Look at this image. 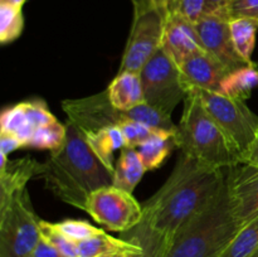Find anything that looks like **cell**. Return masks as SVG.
Returning a JSON list of instances; mask_svg holds the SVG:
<instances>
[{
  "label": "cell",
  "mask_w": 258,
  "mask_h": 257,
  "mask_svg": "<svg viewBox=\"0 0 258 257\" xmlns=\"http://www.w3.org/2000/svg\"><path fill=\"white\" fill-rule=\"evenodd\" d=\"M243 223L234 213L226 178L181 229L164 257H222Z\"/></svg>",
  "instance_id": "cell-3"
},
{
  "label": "cell",
  "mask_w": 258,
  "mask_h": 257,
  "mask_svg": "<svg viewBox=\"0 0 258 257\" xmlns=\"http://www.w3.org/2000/svg\"><path fill=\"white\" fill-rule=\"evenodd\" d=\"M30 257H64L53 244H50L44 237H40Z\"/></svg>",
  "instance_id": "cell-36"
},
{
  "label": "cell",
  "mask_w": 258,
  "mask_h": 257,
  "mask_svg": "<svg viewBox=\"0 0 258 257\" xmlns=\"http://www.w3.org/2000/svg\"><path fill=\"white\" fill-rule=\"evenodd\" d=\"M258 88V70L254 63L232 71L222 82V95L246 101Z\"/></svg>",
  "instance_id": "cell-20"
},
{
  "label": "cell",
  "mask_w": 258,
  "mask_h": 257,
  "mask_svg": "<svg viewBox=\"0 0 258 257\" xmlns=\"http://www.w3.org/2000/svg\"><path fill=\"white\" fill-rule=\"evenodd\" d=\"M23 106H24L25 115H27L28 121H29V123L34 128H38L40 126L48 125V123L57 121V117L48 110L44 101H24Z\"/></svg>",
  "instance_id": "cell-31"
},
{
  "label": "cell",
  "mask_w": 258,
  "mask_h": 257,
  "mask_svg": "<svg viewBox=\"0 0 258 257\" xmlns=\"http://www.w3.org/2000/svg\"><path fill=\"white\" fill-rule=\"evenodd\" d=\"M258 30V20L251 18H231L229 20V32H231L232 42L237 53L246 60L252 62L254 45H256V35Z\"/></svg>",
  "instance_id": "cell-21"
},
{
  "label": "cell",
  "mask_w": 258,
  "mask_h": 257,
  "mask_svg": "<svg viewBox=\"0 0 258 257\" xmlns=\"http://www.w3.org/2000/svg\"><path fill=\"white\" fill-rule=\"evenodd\" d=\"M168 14L179 15L196 24L207 14L206 0H169Z\"/></svg>",
  "instance_id": "cell-29"
},
{
  "label": "cell",
  "mask_w": 258,
  "mask_h": 257,
  "mask_svg": "<svg viewBox=\"0 0 258 257\" xmlns=\"http://www.w3.org/2000/svg\"><path fill=\"white\" fill-rule=\"evenodd\" d=\"M62 108L81 134L92 133L108 126H120L123 121L131 120L128 111H121L111 105L106 90L85 98L64 100Z\"/></svg>",
  "instance_id": "cell-10"
},
{
  "label": "cell",
  "mask_w": 258,
  "mask_h": 257,
  "mask_svg": "<svg viewBox=\"0 0 258 257\" xmlns=\"http://www.w3.org/2000/svg\"><path fill=\"white\" fill-rule=\"evenodd\" d=\"M67 139L43 163L45 188L58 199L85 211L91 194L112 185L113 173L103 165L77 128L67 121Z\"/></svg>",
  "instance_id": "cell-2"
},
{
  "label": "cell",
  "mask_w": 258,
  "mask_h": 257,
  "mask_svg": "<svg viewBox=\"0 0 258 257\" xmlns=\"http://www.w3.org/2000/svg\"><path fill=\"white\" fill-rule=\"evenodd\" d=\"M43 173V163L33 158L9 160L0 166V201H5L17 191L27 188L28 181Z\"/></svg>",
  "instance_id": "cell-16"
},
{
  "label": "cell",
  "mask_w": 258,
  "mask_h": 257,
  "mask_svg": "<svg viewBox=\"0 0 258 257\" xmlns=\"http://www.w3.org/2000/svg\"><path fill=\"white\" fill-rule=\"evenodd\" d=\"M122 252L131 253L134 257L141 256L140 247L123 238L110 236L106 232L92 238L77 242L78 257H105Z\"/></svg>",
  "instance_id": "cell-18"
},
{
  "label": "cell",
  "mask_w": 258,
  "mask_h": 257,
  "mask_svg": "<svg viewBox=\"0 0 258 257\" xmlns=\"http://www.w3.org/2000/svg\"><path fill=\"white\" fill-rule=\"evenodd\" d=\"M229 20L231 18L223 15L206 14L196 23V28L203 49L232 72L249 63H247L234 48L229 32Z\"/></svg>",
  "instance_id": "cell-11"
},
{
  "label": "cell",
  "mask_w": 258,
  "mask_h": 257,
  "mask_svg": "<svg viewBox=\"0 0 258 257\" xmlns=\"http://www.w3.org/2000/svg\"><path fill=\"white\" fill-rule=\"evenodd\" d=\"M201 97L204 107L218 123L244 163L258 130V116L241 98L222 93L193 90Z\"/></svg>",
  "instance_id": "cell-6"
},
{
  "label": "cell",
  "mask_w": 258,
  "mask_h": 257,
  "mask_svg": "<svg viewBox=\"0 0 258 257\" xmlns=\"http://www.w3.org/2000/svg\"><path fill=\"white\" fill-rule=\"evenodd\" d=\"M181 81L186 91L222 92V82L229 71L206 50L196 53L180 66Z\"/></svg>",
  "instance_id": "cell-13"
},
{
  "label": "cell",
  "mask_w": 258,
  "mask_h": 257,
  "mask_svg": "<svg viewBox=\"0 0 258 257\" xmlns=\"http://www.w3.org/2000/svg\"><path fill=\"white\" fill-rule=\"evenodd\" d=\"M207 14H217L232 18L233 0H206Z\"/></svg>",
  "instance_id": "cell-33"
},
{
  "label": "cell",
  "mask_w": 258,
  "mask_h": 257,
  "mask_svg": "<svg viewBox=\"0 0 258 257\" xmlns=\"http://www.w3.org/2000/svg\"><path fill=\"white\" fill-rule=\"evenodd\" d=\"M67 139V125L54 121L48 125L35 128L33 138L28 148L37 150H49L50 153L57 151L64 145Z\"/></svg>",
  "instance_id": "cell-25"
},
{
  "label": "cell",
  "mask_w": 258,
  "mask_h": 257,
  "mask_svg": "<svg viewBox=\"0 0 258 257\" xmlns=\"http://www.w3.org/2000/svg\"><path fill=\"white\" fill-rule=\"evenodd\" d=\"M258 251V214L244 223L222 257H253Z\"/></svg>",
  "instance_id": "cell-24"
},
{
  "label": "cell",
  "mask_w": 258,
  "mask_h": 257,
  "mask_svg": "<svg viewBox=\"0 0 258 257\" xmlns=\"http://www.w3.org/2000/svg\"><path fill=\"white\" fill-rule=\"evenodd\" d=\"M120 128L122 130L123 135L126 139V146L127 148L136 149L139 145L148 141L149 139L154 138L160 134L171 133V131L161 130V128L151 127V126L145 125L143 122H139L135 120H126L120 125ZM175 134V133H173Z\"/></svg>",
  "instance_id": "cell-27"
},
{
  "label": "cell",
  "mask_w": 258,
  "mask_h": 257,
  "mask_svg": "<svg viewBox=\"0 0 258 257\" xmlns=\"http://www.w3.org/2000/svg\"><path fill=\"white\" fill-rule=\"evenodd\" d=\"M161 49L178 67L189 57L203 50L196 24L179 15L168 14Z\"/></svg>",
  "instance_id": "cell-14"
},
{
  "label": "cell",
  "mask_w": 258,
  "mask_h": 257,
  "mask_svg": "<svg viewBox=\"0 0 258 257\" xmlns=\"http://www.w3.org/2000/svg\"><path fill=\"white\" fill-rule=\"evenodd\" d=\"M0 131L14 134L24 148H28L35 128L28 121L23 102L5 108L0 116Z\"/></svg>",
  "instance_id": "cell-23"
},
{
  "label": "cell",
  "mask_w": 258,
  "mask_h": 257,
  "mask_svg": "<svg viewBox=\"0 0 258 257\" xmlns=\"http://www.w3.org/2000/svg\"><path fill=\"white\" fill-rule=\"evenodd\" d=\"M232 18H251L258 20V0H233Z\"/></svg>",
  "instance_id": "cell-32"
},
{
  "label": "cell",
  "mask_w": 258,
  "mask_h": 257,
  "mask_svg": "<svg viewBox=\"0 0 258 257\" xmlns=\"http://www.w3.org/2000/svg\"><path fill=\"white\" fill-rule=\"evenodd\" d=\"M106 93L111 105L121 111H128L145 103L140 73L118 72L111 81Z\"/></svg>",
  "instance_id": "cell-15"
},
{
  "label": "cell",
  "mask_w": 258,
  "mask_h": 257,
  "mask_svg": "<svg viewBox=\"0 0 258 257\" xmlns=\"http://www.w3.org/2000/svg\"><path fill=\"white\" fill-rule=\"evenodd\" d=\"M0 3H7V4L15 5V7L22 8L23 4L25 3V0H0Z\"/></svg>",
  "instance_id": "cell-38"
},
{
  "label": "cell",
  "mask_w": 258,
  "mask_h": 257,
  "mask_svg": "<svg viewBox=\"0 0 258 257\" xmlns=\"http://www.w3.org/2000/svg\"><path fill=\"white\" fill-rule=\"evenodd\" d=\"M253 257H258V251L256 252V253H254V254H253Z\"/></svg>",
  "instance_id": "cell-40"
},
{
  "label": "cell",
  "mask_w": 258,
  "mask_h": 257,
  "mask_svg": "<svg viewBox=\"0 0 258 257\" xmlns=\"http://www.w3.org/2000/svg\"><path fill=\"white\" fill-rule=\"evenodd\" d=\"M166 17L168 13L158 9L134 14L130 35L118 72H141L144 66L161 48Z\"/></svg>",
  "instance_id": "cell-8"
},
{
  "label": "cell",
  "mask_w": 258,
  "mask_h": 257,
  "mask_svg": "<svg viewBox=\"0 0 258 257\" xmlns=\"http://www.w3.org/2000/svg\"><path fill=\"white\" fill-rule=\"evenodd\" d=\"M145 102L171 116L176 106L185 100L188 91L181 81L180 68L163 49L144 66L140 72Z\"/></svg>",
  "instance_id": "cell-7"
},
{
  "label": "cell",
  "mask_w": 258,
  "mask_h": 257,
  "mask_svg": "<svg viewBox=\"0 0 258 257\" xmlns=\"http://www.w3.org/2000/svg\"><path fill=\"white\" fill-rule=\"evenodd\" d=\"M243 164H249V165L258 166V130L256 134V138H254L253 143H252L251 149H249Z\"/></svg>",
  "instance_id": "cell-37"
},
{
  "label": "cell",
  "mask_w": 258,
  "mask_h": 257,
  "mask_svg": "<svg viewBox=\"0 0 258 257\" xmlns=\"http://www.w3.org/2000/svg\"><path fill=\"white\" fill-rule=\"evenodd\" d=\"M80 133V131H78ZM81 134V133H80ZM93 153L103 163V165L113 173V154L116 150L126 148V139L120 126H108L92 133L81 134Z\"/></svg>",
  "instance_id": "cell-17"
},
{
  "label": "cell",
  "mask_w": 258,
  "mask_h": 257,
  "mask_svg": "<svg viewBox=\"0 0 258 257\" xmlns=\"http://www.w3.org/2000/svg\"><path fill=\"white\" fill-rule=\"evenodd\" d=\"M86 212L106 229L123 233L138 226L143 216V206L133 193L107 185L91 194Z\"/></svg>",
  "instance_id": "cell-9"
},
{
  "label": "cell",
  "mask_w": 258,
  "mask_h": 257,
  "mask_svg": "<svg viewBox=\"0 0 258 257\" xmlns=\"http://www.w3.org/2000/svg\"><path fill=\"white\" fill-rule=\"evenodd\" d=\"M40 237V218L27 188L0 201V257H30Z\"/></svg>",
  "instance_id": "cell-5"
},
{
  "label": "cell",
  "mask_w": 258,
  "mask_h": 257,
  "mask_svg": "<svg viewBox=\"0 0 258 257\" xmlns=\"http://www.w3.org/2000/svg\"><path fill=\"white\" fill-rule=\"evenodd\" d=\"M105 257H134V256L131 253H125V252H122V253L110 254V256H105Z\"/></svg>",
  "instance_id": "cell-39"
},
{
  "label": "cell",
  "mask_w": 258,
  "mask_h": 257,
  "mask_svg": "<svg viewBox=\"0 0 258 257\" xmlns=\"http://www.w3.org/2000/svg\"><path fill=\"white\" fill-rule=\"evenodd\" d=\"M227 183L234 213L247 223L258 214V166L238 164L227 169Z\"/></svg>",
  "instance_id": "cell-12"
},
{
  "label": "cell",
  "mask_w": 258,
  "mask_h": 257,
  "mask_svg": "<svg viewBox=\"0 0 258 257\" xmlns=\"http://www.w3.org/2000/svg\"><path fill=\"white\" fill-rule=\"evenodd\" d=\"M24 28L22 8L0 3V42L8 44L20 37Z\"/></svg>",
  "instance_id": "cell-26"
},
{
  "label": "cell",
  "mask_w": 258,
  "mask_h": 257,
  "mask_svg": "<svg viewBox=\"0 0 258 257\" xmlns=\"http://www.w3.org/2000/svg\"><path fill=\"white\" fill-rule=\"evenodd\" d=\"M40 234L64 257H78L77 243L68 238L55 223L40 219Z\"/></svg>",
  "instance_id": "cell-28"
},
{
  "label": "cell",
  "mask_w": 258,
  "mask_h": 257,
  "mask_svg": "<svg viewBox=\"0 0 258 257\" xmlns=\"http://www.w3.org/2000/svg\"><path fill=\"white\" fill-rule=\"evenodd\" d=\"M145 171L148 170L136 149L126 146L121 149V154L115 164L112 185L134 193V189L141 181Z\"/></svg>",
  "instance_id": "cell-19"
},
{
  "label": "cell",
  "mask_w": 258,
  "mask_h": 257,
  "mask_svg": "<svg viewBox=\"0 0 258 257\" xmlns=\"http://www.w3.org/2000/svg\"><path fill=\"white\" fill-rule=\"evenodd\" d=\"M168 2L169 0H131L134 5V14L150 9H158L168 13Z\"/></svg>",
  "instance_id": "cell-34"
},
{
  "label": "cell",
  "mask_w": 258,
  "mask_h": 257,
  "mask_svg": "<svg viewBox=\"0 0 258 257\" xmlns=\"http://www.w3.org/2000/svg\"><path fill=\"white\" fill-rule=\"evenodd\" d=\"M20 148H24V146L14 134L0 131V153L5 154V155H10V153Z\"/></svg>",
  "instance_id": "cell-35"
},
{
  "label": "cell",
  "mask_w": 258,
  "mask_h": 257,
  "mask_svg": "<svg viewBox=\"0 0 258 257\" xmlns=\"http://www.w3.org/2000/svg\"><path fill=\"white\" fill-rule=\"evenodd\" d=\"M227 169L201 164L180 153L165 183L143 206L136 227L121 238L140 247V257H164L173 242L226 178Z\"/></svg>",
  "instance_id": "cell-1"
},
{
  "label": "cell",
  "mask_w": 258,
  "mask_h": 257,
  "mask_svg": "<svg viewBox=\"0 0 258 257\" xmlns=\"http://www.w3.org/2000/svg\"><path fill=\"white\" fill-rule=\"evenodd\" d=\"M175 134L166 133L156 135L149 139L136 148L146 170H155L164 164V161L170 155L173 148H176Z\"/></svg>",
  "instance_id": "cell-22"
},
{
  "label": "cell",
  "mask_w": 258,
  "mask_h": 257,
  "mask_svg": "<svg viewBox=\"0 0 258 257\" xmlns=\"http://www.w3.org/2000/svg\"><path fill=\"white\" fill-rule=\"evenodd\" d=\"M55 224L60 229V232H63L68 238H71L76 243L92 238V237L105 232L103 229L97 228L88 222L78 221V219H66V221L58 222Z\"/></svg>",
  "instance_id": "cell-30"
},
{
  "label": "cell",
  "mask_w": 258,
  "mask_h": 257,
  "mask_svg": "<svg viewBox=\"0 0 258 257\" xmlns=\"http://www.w3.org/2000/svg\"><path fill=\"white\" fill-rule=\"evenodd\" d=\"M176 148L180 153L216 169H229L242 164L241 156L204 107L198 93L189 91L176 127Z\"/></svg>",
  "instance_id": "cell-4"
}]
</instances>
